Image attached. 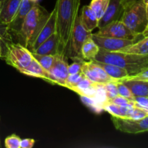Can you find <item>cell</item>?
<instances>
[{
    "label": "cell",
    "mask_w": 148,
    "mask_h": 148,
    "mask_svg": "<svg viewBox=\"0 0 148 148\" xmlns=\"http://www.w3.org/2000/svg\"><path fill=\"white\" fill-rule=\"evenodd\" d=\"M80 0H56V33L59 40V54L66 57L68 45L79 12Z\"/></svg>",
    "instance_id": "cell-1"
},
{
    "label": "cell",
    "mask_w": 148,
    "mask_h": 148,
    "mask_svg": "<svg viewBox=\"0 0 148 148\" xmlns=\"http://www.w3.org/2000/svg\"><path fill=\"white\" fill-rule=\"evenodd\" d=\"M93 60L117 65L125 69L129 76L137 75L148 69V54L108 51L100 49Z\"/></svg>",
    "instance_id": "cell-2"
},
{
    "label": "cell",
    "mask_w": 148,
    "mask_h": 148,
    "mask_svg": "<svg viewBox=\"0 0 148 148\" xmlns=\"http://www.w3.org/2000/svg\"><path fill=\"white\" fill-rule=\"evenodd\" d=\"M49 13L42 6L36 3L27 13L17 36L18 43L29 49L41 26L49 17Z\"/></svg>",
    "instance_id": "cell-3"
},
{
    "label": "cell",
    "mask_w": 148,
    "mask_h": 148,
    "mask_svg": "<svg viewBox=\"0 0 148 148\" xmlns=\"http://www.w3.org/2000/svg\"><path fill=\"white\" fill-rule=\"evenodd\" d=\"M121 21L134 33L142 35L148 23L147 11L143 0H137L127 7Z\"/></svg>",
    "instance_id": "cell-4"
},
{
    "label": "cell",
    "mask_w": 148,
    "mask_h": 148,
    "mask_svg": "<svg viewBox=\"0 0 148 148\" xmlns=\"http://www.w3.org/2000/svg\"><path fill=\"white\" fill-rule=\"evenodd\" d=\"M3 58L6 63L17 70L27 67L33 59L32 52L20 43H10L5 45Z\"/></svg>",
    "instance_id": "cell-5"
},
{
    "label": "cell",
    "mask_w": 148,
    "mask_h": 148,
    "mask_svg": "<svg viewBox=\"0 0 148 148\" xmlns=\"http://www.w3.org/2000/svg\"><path fill=\"white\" fill-rule=\"evenodd\" d=\"M92 33L85 28L78 15L75 20L73 30L71 35L70 40L68 45L66 55L72 59H83L82 58V47L85 40L90 38Z\"/></svg>",
    "instance_id": "cell-6"
},
{
    "label": "cell",
    "mask_w": 148,
    "mask_h": 148,
    "mask_svg": "<svg viewBox=\"0 0 148 148\" xmlns=\"http://www.w3.org/2000/svg\"><path fill=\"white\" fill-rule=\"evenodd\" d=\"M114 127L119 131L129 134H139L148 132V115L140 119L119 118L111 116Z\"/></svg>",
    "instance_id": "cell-7"
},
{
    "label": "cell",
    "mask_w": 148,
    "mask_h": 148,
    "mask_svg": "<svg viewBox=\"0 0 148 148\" xmlns=\"http://www.w3.org/2000/svg\"><path fill=\"white\" fill-rule=\"evenodd\" d=\"M96 34L106 37L128 39V40H139L143 38V35L134 33L129 29L121 20L110 23L103 28L99 29Z\"/></svg>",
    "instance_id": "cell-8"
},
{
    "label": "cell",
    "mask_w": 148,
    "mask_h": 148,
    "mask_svg": "<svg viewBox=\"0 0 148 148\" xmlns=\"http://www.w3.org/2000/svg\"><path fill=\"white\" fill-rule=\"evenodd\" d=\"M82 72L85 77L98 85H103L109 82L116 81L107 75L104 69L94 60L84 61Z\"/></svg>",
    "instance_id": "cell-9"
},
{
    "label": "cell",
    "mask_w": 148,
    "mask_h": 148,
    "mask_svg": "<svg viewBox=\"0 0 148 148\" xmlns=\"http://www.w3.org/2000/svg\"><path fill=\"white\" fill-rule=\"evenodd\" d=\"M91 38L99 47V49L108 51H119L137 41L136 40H128V39L101 36L96 33H92Z\"/></svg>",
    "instance_id": "cell-10"
},
{
    "label": "cell",
    "mask_w": 148,
    "mask_h": 148,
    "mask_svg": "<svg viewBox=\"0 0 148 148\" xmlns=\"http://www.w3.org/2000/svg\"><path fill=\"white\" fill-rule=\"evenodd\" d=\"M68 66L69 64L66 62L64 56L56 55L53 66L48 72L51 83L62 87L66 86V80L69 76Z\"/></svg>",
    "instance_id": "cell-11"
},
{
    "label": "cell",
    "mask_w": 148,
    "mask_h": 148,
    "mask_svg": "<svg viewBox=\"0 0 148 148\" xmlns=\"http://www.w3.org/2000/svg\"><path fill=\"white\" fill-rule=\"evenodd\" d=\"M56 10L53 9V11L49 13V17L44 24L41 26L37 35L35 37L33 43L30 45L29 50L33 51L37 49L43 41L49 38L52 34L56 33Z\"/></svg>",
    "instance_id": "cell-12"
},
{
    "label": "cell",
    "mask_w": 148,
    "mask_h": 148,
    "mask_svg": "<svg viewBox=\"0 0 148 148\" xmlns=\"http://www.w3.org/2000/svg\"><path fill=\"white\" fill-rule=\"evenodd\" d=\"M124 10L125 7L122 0H109L105 14L98 22V28H103L110 23L121 20Z\"/></svg>",
    "instance_id": "cell-13"
},
{
    "label": "cell",
    "mask_w": 148,
    "mask_h": 148,
    "mask_svg": "<svg viewBox=\"0 0 148 148\" xmlns=\"http://www.w3.org/2000/svg\"><path fill=\"white\" fill-rule=\"evenodd\" d=\"M36 2L30 1V0H22L20 2V7L11 23L8 25L9 30L11 34L17 36L20 32L23 23L24 22L25 17L29 12L32 7L35 5Z\"/></svg>",
    "instance_id": "cell-14"
},
{
    "label": "cell",
    "mask_w": 148,
    "mask_h": 148,
    "mask_svg": "<svg viewBox=\"0 0 148 148\" xmlns=\"http://www.w3.org/2000/svg\"><path fill=\"white\" fill-rule=\"evenodd\" d=\"M101 86V85L95 83L87 77H85L70 90L79 94L80 96L91 99L96 96Z\"/></svg>",
    "instance_id": "cell-15"
},
{
    "label": "cell",
    "mask_w": 148,
    "mask_h": 148,
    "mask_svg": "<svg viewBox=\"0 0 148 148\" xmlns=\"http://www.w3.org/2000/svg\"><path fill=\"white\" fill-rule=\"evenodd\" d=\"M22 0H0L1 1V14L0 22L10 24L15 16Z\"/></svg>",
    "instance_id": "cell-16"
},
{
    "label": "cell",
    "mask_w": 148,
    "mask_h": 148,
    "mask_svg": "<svg viewBox=\"0 0 148 148\" xmlns=\"http://www.w3.org/2000/svg\"><path fill=\"white\" fill-rule=\"evenodd\" d=\"M32 52L42 55L56 56L59 54V40L56 33L52 34Z\"/></svg>",
    "instance_id": "cell-17"
},
{
    "label": "cell",
    "mask_w": 148,
    "mask_h": 148,
    "mask_svg": "<svg viewBox=\"0 0 148 148\" xmlns=\"http://www.w3.org/2000/svg\"><path fill=\"white\" fill-rule=\"evenodd\" d=\"M122 82L135 97H148V82L135 79H122Z\"/></svg>",
    "instance_id": "cell-18"
},
{
    "label": "cell",
    "mask_w": 148,
    "mask_h": 148,
    "mask_svg": "<svg viewBox=\"0 0 148 148\" xmlns=\"http://www.w3.org/2000/svg\"><path fill=\"white\" fill-rule=\"evenodd\" d=\"M18 71L20 73L23 74V75L34 77L41 78V79H45V80L50 82L49 72L45 70L34 58H33L31 63L27 67L24 68V69H21Z\"/></svg>",
    "instance_id": "cell-19"
},
{
    "label": "cell",
    "mask_w": 148,
    "mask_h": 148,
    "mask_svg": "<svg viewBox=\"0 0 148 148\" xmlns=\"http://www.w3.org/2000/svg\"><path fill=\"white\" fill-rule=\"evenodd\" d=\"M102 108L111 114L113 116L119 118H129L132 114L134 106H119L112 103L106 102L103 104Z\"/></svg>",
    "instance_id": "cell-20"
},
{
    "label": "cell",
    "mask_w": 148,
    "mask_h": 148,
    "mask_svg": "<svg viewBox=\"0 0 148 148\" xmlns=\"http://www.w3.org/2000/svg\"><path fill=\"white\" fill-rule=\"evenodd\" d=\"M79 17L85 28L89 32L92 33L94 29L98 27V20L89 5L82 7V13Z\"/></svg>",
    "instance_id": "cell-21"
},
{
    "label": "cell",
    "mask_w": 148,
    "mask_h": 148,
    "mask_svg": "<svg viewBox=\"0 0 148 148\" xmlns=\"http://www.w3.org/2000/svg\"><path fill=\"white\" fill-rule=\"evenodd\" d=\"M94 61L104 69V71L106 72L108 76H110L111 78L115 79V80L119 81L129 76V74L127 73V72L125 69L117 66V65L98 62V61L95 60Z\"/></svg>",
    "instance_id": "cell-22"
},
{
    "label": "cell",
    "mask_w": 148,
    "mask_h": 148,
    "mask_svg": "<svg viewBox=\"0 0 148 148\" xmlns=\"http://www.w3.org/2000/svg\"><path fill=\"white\" fill-rule=\"evenodd\" d=\"M99 50V47L97 46V44L90 36L85 40V42L82 45V51H81L82 58L85 61L93 60L98 54Z\"/></svg>",
    "instance_id": "cell-23"
},
{
    "label": "cell",
    "mask_w": 148,
    "mask_h": 148,
    "mask_svg": "<svg viewBox=\"0 0 148 148\" xmlns=\"http://www.w3.org/2000/svg\"><path fill=\"white\" fill-rule=\"evenodd\" d=\"M119 51L142 55L148 54V36H145L133 44L127 46Z\"/></svg>",
    "instance_id": "cell-24"
},
{
    "label": "cell",
    "mask_w": 148,
    "mask_h": 148,
    "mask_svg": "<svg viewBox=\"0 0 148 148\" xmlns=\"http://www.w3.org/2000/svg\"><path fill=\"white\" fill-rule=\"evenodd\" d=\"M108 2L109 0H91L89 6L95 13L98 22L105 14Z\"/></svg>",
    "instance_id": "cell-25"
},
{
    "label": "cell",
    "mask_w": 148,
    "mask_h": 148,
    "mask_svg": "<svg viewBox=\"0 0 148 148\" xmlns=\"http://www.w3.org/2000/svg\"><path fill=\"white\" fill-rule=\"evenodd\" d=\"M33 58L39 63V64L47 72L50 70L56 59V56L52 55H42L32 52Z\"/></svg>",
    "instance_id": "cell-26"
},
{
    "label": "cell",
    "mask_w": 148,
    "mask_h": 148,
    "mask_svg": "<svg viewBox=\"0 0 148 148\" xmlns=\"http://www.w3.org/2000/svg\"><path fill=\"white\" fill-rule=\"evenodd\" d=\"M116 82L117 81H113V82H107L102 85L104 92H105L106 102H108L118 95Z\"/></svg>",
    "instance_id": "cell-27"
},
{
    "label": "cell",
    "mask_w": 148,
    "mask_h": 148,
    "mask_svg": "<svg viewBox=\"0 0 148 148\" xmlns=\"http://www.w3.org/2000/svg\"><path fill=\"white\" fill-rule=\"evenodd\" d=\"M116 85L119 95H120L121 97H124V98L130 100L132 101H134L135 96L133 95L131 90L128 88V87L126 86L122 82H120V81H117Z\"/></svg>",
    "instance_id": "cell-28"
},
{
    "label": "cell",
    "mask_w": 148,
    "mask_h": 148,
    "mask_svg": "<svg viewBox=\"0 0 148 148\" xmlns=\"http://www.w3.org/2000/svg\"><path fill=\"white\" fill-rule=\"evenodd\" d=\"M0 39L3 42H4L5 44L10 42H13L12 34L9 30L8 24L1 23V22H0Z\"/></svg>",
    "instance_id": "cell-29"
},
{
    "label": "cell",
    "mask_w": 148,
    "mask_h": 148,
    "mask_svg": "<svg viewBox=\"0 0 148 148\" xmlns=\"http://www.w3.org/2000/svg\"><path fill=\"white\" fill-rule=\"evenodd\" d=\"M85 76L82 72L77 74H74V75H69L67 79L66 80V88L71 89L72 88L75 87V85H77Z\"/></svg>",
    "instance_id": "cell-30"
},
{
    "label": "cell",
    "mask_w": 148,
    "mask_h": 148,
    "mask_svg": "<svg viewBox=\"0 0 148 148\" xmlns=\"http://www.w3.org/2000/svg\"><path fill=\"white\" fill-rule=\"evenodd\" d=\"M21 139L16 134H12L6 137L4 146L7 148H20Z\"/></svg>",
    "instance_id": "cell-31"
},
{
    "label": "cell",
    "mask_w": 148,
    "mask_h": 148,
    "mask_svg": "<svg viewBox=\"0 0 148 148\" xmlns=\"http://www.w3.org/2000/svg\"><path fill=\"white\" fill-rule=\"evenodd\" d=\"M74 61L73 63L68 66V72L69 75H74L82 72V64L84 62V59H72Z\"/></svg>",
    "instance_id": "cell-32"
},
{
    "label": "cell",
    "mask_w": 148,
    "mask_h": 148,
    "mask_svg": "<svg viewBox=\"0 0 148 148\" xmlns=\"http://www.w3.org/2000/svg\"><path fill=\"white\" fill-rule=\"evenodd\" d=\"M108 102L116 104V105L124 106H134V101H130V100L127 99V98L120 96L119 95Z\"/></svg>",
    "instance_id": "cell-33"
},
{
    "label": "cell",
    "mask_w": 148,
    "mask_h": 148,
    "mask_svg": "<svg viewBox=\"0 0 148 148\" xmlns=\"http://www.w3.org/2000/svg\"><path fill=\"white\" fill-rule=\"evenodd\" d=\"M124 79H135V80H141L148 82V69L145 70L137 75H132V76H128Z\"/></svg>",
    "instance_id": "cell-34"
},
{
    "label": "cell",
    "mask_w": 148,
    "mask_h": 148,
    "mask_svg": "<svg viewBox=\"0 0 148 148\" xmlns=\"http://www.w3.org/2000/svg\"><path fill=\"white\" fill-rule=\"evenodd\" d=\"M35 145V140L33 139H24L20 141V148H32Z\"/></svg>",
    "instance_id": "cell-35"
},
{
    "label": "cell",
    "mask_w": 148,
    "mask_h": 148,
    "mask_svg": "<svg viewBox=\"0 0 148 148\" xmlns=\"http://www.w3.org/2000/svg\"><path fill=\"white\" fill-rule=\"evenodd\" d=\"M5 43L0 39V58H3L5 51Z\"/></svg>",
    "instance_id": "cell-36"
},
{
    "label": "cell",
    "mask_w": 148,
    "mask_h": 148,
    "mask_svg": "<svg viewBox=\"0 0 148 148\" xmlns=\"http://www.w3.org/2000/svg\"><path fill=\"white\" fill-rule=\"evenodd\" d=\"M137 1V0H122V2L123 4H124V7H125V9H126L127 7L132 5V4H134V3Z\"/></svg>",
    "instance_id": "cell-37"
},
{
    "label": "cell",
    "mask_w": 148,
    "mask_h": 148,
    "mask_svg": "<svg viewBox=\"0 0 148 148\" xmlns=\"http://www.w3.org/2000/svg\"><path fill=\"white\" fill-rule=\"evenodd\" d=\"M142 35H143V37L148 36V23H147V26H146L145 29V30H144V31H143V33H142Z\"/></svg>",
    "instance_id": "cell-38"
},
{
    "label": "cell",
    "mask_w": 148,
    "mask_h": 148,
    "mask_svg": "<svg viewBox=\"0 0 148 148\" xmlns=\"http://www.w3.org/2000/svg\"><path fill=\"white\" fill-rule=\"evenodd\" d=\"M143 2H144L145 6L146 11H147V19H148V0H143Z\"/></svg>",
    "instance_id": "cell-39"
},
{
    "label": "cell",
    "mask_w": 148,
    "mask_h": 148,
    "mask_svg": "<svg viewBox=\"0 0 148 148\" xmlns=\"http://www.w3.org/2000/svg\"><path fill=\"white\" fill-rule=\"evenodd\" d=\"M30 1H33V2H36V3H37V2H38V1H39V0H30Z\"/></svg>",
    "instance_id": "cell-40"
},
{
    "label": "cell",
    "mask_w": 148,
    "mask_h": 148,
    "mask_svg": "<svg viewBox=\"0 0 148 148\" xmlns=\"http://www.w3.org/2000/svg\"><path fill=\"white\" fill-rule=\"evenodd\" d=\"M1 1H0V14H1Z\"/></svg>",
    "instance_id": "cell-41"
},
{
    "label": "cell",
    "mask_w": 148,
    "mask_h": 148,
    "mask_svg": "<svg viewBox=\"0 0 148 148\" xmlns=\"http://www.w3.org/2000/svg\"><path fill=\"white\" fill-rule=\"evenodd\" d=\"M1 140H0V147H1Z\"/></svg>",
    "instance_id": "cell-42"
}]
</instances>
